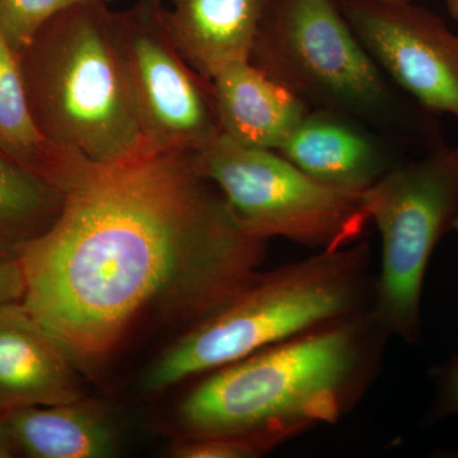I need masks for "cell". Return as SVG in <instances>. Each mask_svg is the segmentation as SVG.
<instances>
[{
	"label": "cell",
	"mask_w": 458,
	"mask_h": 458,
	"mask_svg": "<svg viewBox=\"0 0 458 458\" xmlns=\"http://www.w3.org/2000/svg\"><path fill=\"white\" fill-rule=\"evenodd\" d=\"M250 236L194 152L96 165L26 247L22 303L78 367L107 360L148 325L192 327L256 278Z\"/></svg>",
	"instance_id": "obj_1"
},
{
	"label": "cell",
	"mask_w": 458,
	"mask_h": 458,
	"mask_svg": "<svg viewBox=\"0 0 458 458\" xmlns=\"http://www.w3.org/2000/svg\"><path fill=\"white\" fill-rule=\"evenodd\" d=\"M390 336L369 311L327 322L207 373L179 409L188 438L246 437L271 450L348 414Z\"/></svg>",
	"instance_id": "obj_2"
},
{
	"label": "cell",
	"mask_w": 458,
	"mask_h": 458,
	"mask_svg": "<svg viewBox=\"0 0 458 458\" xmlns=\"http://www.w3.org/2000/svg\"><path fill=\"white\" fill-rule=\"evenodd\" d=\"M108 3L51 18L18 55L30 108L53 146L98 165L153 155L113 31Z\"/></svg>",
	"instance_id": "obj_3"
},
{
	"label": "cell",
	"mask_w": 458,
	"mask_h": 458,
	"mask_svg": "<svg viewBox=\"0 0 458 458\" xmlns=\"http://www.w3.org/2000/svg\"><path fill=\"white\" fill-rule=\"evenodd\" d=\"M369 241L324 250L256 278L189 327L153 364L148 393L207 375L335 319L369 311L375 294Z\"/></svg>",
	"instance_id": "obj_4"
},
{
	"label": "cell",
	"mask_w": 458,
	"mask_h": 458,
	"mask_svg": "<svg viewBox=\"0 0 458 458\" xmlns=\"http://www.w3.org/2000/svg\"><path fill=\"white\" fill-rule=\"evenodd\" d=\"M361 197L382 238L370 313L388 335L418 342L428 264L458 214V147L442 144L421 158L391 165Z\"/></svg>",
	"instance_id": "obj_5"
},
{
	"label": "cell",
	"mask_w": 458,
	"mask_h": 458,
	"mask_svg": "<svg viewBox=\"0 0 458 458\" xmlns=\"http://www.w3.org/2000/svg\"><path fill=\"white\" fill-rule=\"evenodd\" d=\"M194 161L250 236L284 237L324 251L357 242L370 223L363 192L318 182L276 150L240 146L221 134L195 150Z\"/></svg>",
	"instance_id": "obj_6"
},
{
	"label": "cell",
	"mask_w": 458,
	"mask_h": 458,
	"mask_svg": "<svg viewBox=\"0 0 458 458\" xmlns=\"http://www.w3.org/2000/svg\"><path fill=\"white\" fill-rule=\"evenodd\" d=\"M250 63L309 106L345 116H377L393 99L337 0H269Z\"/></svg>",
	"instance_id": "obj_7"
},
{
	"label": "cell",
	"mask_w": 458,
	"mask_h": 458,
	"mask_svg": "<svg viewBox=\"0 0 458 458\" xmlns=\"http://www.w3.org/2000/svg\"><path fill=\"white\" fill-rule=\"evenodd\" d=\"M165 12L162 0L113 11L114 41L152 149L195 152L222 134L212 81L181 54Z\"/></svg>",
	"instance_id": "obj_8"
},
{
	"label": "cell",
	"mask_w": 458,
	"mask_h": 458,
	"mask_svg": "<svg viewBox=\"0 0 458 458\" xmlns=\"http://www.w3.org/2000/svg\"><path fill=\"white\" fill-rule=\"evenodd\" d=\"M364 49L428 113L458 119V36L412 2L337 0Z\"/></svg>",
	"instance_id": "obj_9"
},
{
	"label": "cell",
	"mask_w": 458,
	"mask_h": 458,
	"mask_svg": "<svg viewBox=\"0 0 458 458\" xmlns=\"http://www.w3.org/2000/svg\"><path fill=\"white\" fill-rule=\"evenodd\" d=\"M78 369L64 344L25 304L0 306V414L81 399Z\"/></svg>",
	"instance_id": "obj_10"
},
{
	"label": "cell",
	"mask_w": 458,
	"mask_h": 458,
	"mask_svg": "<svg viewBox=\"0 0 458 458\" xmlns=\"http://www.w3.org/2000/svg\"><path fill=\"white\" fill-rule=\"evenodd\" d=\"M348 117L322 108L310 110L276 152L318 182L364 192L391 165L384 148Z\"/></svg>",
	"instance_id": "obj_11"
},
{
	"label": "cell",
	"mask_w": 458,
	"mask_h": 458,
	"mask_svg": "<svg viewBox=\"0 0 458 458\" xmlns=\"http://www.w3.org/2000/svg\"><path fill=\"white\" fill-rule=\"evenodd\" d=\"M212 86L222 134L247 148L278 150L311 110L250 62L225 66Z\"/></svg>",
	"instance_id": "obj_12"
},
{
	"label": "cell",
	"mask_w": 458,
	"mask_h": 458,
	"mask_svg": "<svg viewBox=\"0 0 458 458\" xmlns=\"http://www.w3.org/2000/svg\"><path fill=\"white\" fill-rule=\"evenodd\" d=\"M165 23L189 64L208 80L250 62L269 0H170Z\"/></svg>",
	"instance_id": "obj_13"
},
{
	"label": "cell",
	"mask_w": 458,
	"mask_h": 458,
	"mask_svg": "<svg viewBox=\"0 0 458 458\" xmlns=\"http://www.w3.org/2000/svg\"><path fill=\"white\" fill-rule=\"evenodd\" d=\"M0 152L64 194L82 185L93 165L80 153L53 146L33 119L20 59L0 33Z\"/></svg>",
	"instance_id": "obj_14"
},
{
	"label": "cell",
	"mask_w": 458,
	"mask_h": 458,
	"mask_svg": "<svg viewBox=\"0 0 458 458\" xmlns=\"http://www.w3.org/2000/svg\"><path fill=\"white\" fill-rule=\"evenodd\" d=\"M20 456L105 458L116 451L110 412L98 401L81 399L55 405L27 406L5 412Z\"/></svg>",
	"instance_id": "obj_15"
},
{
	"label": "cell",
	"mask_w": 458,
	"mask_h": 458,
	"mask_svg": "<svg viewBox=\"0 0 458 458\" xmlns=\"http://www.w3.org/2000/svg\"><path fill=\"white\" fill-rule=\"evenodd\" d=\"M63 205L60 190L0 152V260H20L54 225Z\"/></svg>",
	"instance_id": "obj_16"
},
{
	"label": "cell",
	"mask_w": 458,
	"mask_h": 458,
	"mask_svg": "<svg viewBox=\"0 0 458 458\" xmlns=\"http://www.w3.org/2000/svg\"><path fill=\"white\" fill-rule=\"evenodd\" d=\"M89 2L111 0H0V33L20 55L51 18Z\"/></svg>",
	"instance_id": "obj_17"
},
{
	"label": "cell",
	"mask_w": 458,
	"mask_h": 458,
	"mask_svg": "<svg viewBox=\"0 0 458 458\" xmlns=\"http://www.w3.org/2000/svg\"><path fill=\"white\" fill-rule=\"evenodd\" d=\"M270 451L264 442L246 437H183L172 445L170 454L174 458H254Z\"/></svg>",
	"instance_id": "obj_18"
},
{
	"label": "cell",
	"mask_w": 458,
	"mask_h": 458,
	"mask_svg": "<svg viewBox=\"0 0 458 458\" xmlns=\"http://www.w3.org/2000/svg\"><path fill=\"white\" fill-rule=\"evenodd\" d=\"M26 278L21 260H0V306L22 302Z\"/></svg>",
	"instance_id": "obj_19"
},
{
	"label": "cell",
	"mask_w": 458,
	"mask_h": 458,
	"mask_svg": "<svg viewBox=\"0 0 458 458\" xmlns=\"http://www.w3.org/2000/svg\"><path fill=\"white\" fill-rule=\"evenodd\" d=\"M441 378V394H439V415L458 414V360L451 361L439 373Z\"/></svg>",
	"instance_id": "obj_20"
},
{
	"label": "cell",
	"mask_w": 458,
	"mask_h": 458,
	"mask_svg": "<svg viewBox=\"0 0 458 458\" xmlns=\"http://www.w3.org/2000/svg\"><path fill=\"white\" fill-rule=\"evenodd\" d=\"M20 456L16 443L12 437L11 429L4 415L0 414V458H13Z\"/></svg>",
	"instance_id": "obj_21"
},
{
	"label": "cell",
	"mask_w": 458,
	"mask_h": 458,
	"mask_svg": "<svg viewBox=\"0 0 458 458\" xmlns=\"http://www.w3.org/2000/svg\"><path fill=\"white\" fill-rule=\"evenodd\" d=\"M447 8L451 16L458 21V0H447Z\"/></svg>",
	"instance_id": "obj_22"
},
{
	"label": "cell",
	"mask_w": 458,
	"mask_h": 458,
	"mask_svg": "<svg viewBox=\"0 0 458 458\" xmlns=\"http://www.w3.org/2000/svg\"><path fill=\"white\" fill-rule=\"evenodd\" d=\"M452 228L456 229V231H458V214H457L456 219H454V227H452Z\"/></svg>",
	"instance_id": "obj_23"
},
{
	"label": "cell",
	"mask_w": 458,
	"mask_h": 458,
	"mask_svg": "<svg viewBox=\"0 0 458 458\" xmlns=\"http://www.w3.org/2000/svg\"><path fill=\"white\" fill-rule=\"evenodd\" d=\"M387 2H412V0H387Z\"/></svg>",
	"instance_id": "obj_24"
}]
</instances>
